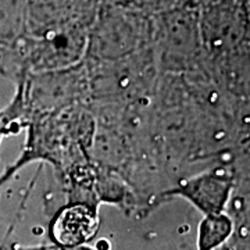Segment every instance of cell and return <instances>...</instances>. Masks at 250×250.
<instances>
[{
    "mask_svg": "<svg viewBox=\"0 0 250 250\" xmlns=\"http://www.w3.org/2000/svg\"><path fill=\"white\" fill-rule=\"evenodd\" d=\"M163 62L171 68H185L200 47V27L192 13H170L161 25Z\"/></svg>",
    "mask_w": 250,
    "mask_h": 250,
    "instance_id": "5",
    "label": "cell"
},
{
    "mask_svg": "<svg viewBox=\"0 0 250 250\" xmlns=\"http://www.w3.org/2000/svg\"><path fill=\"white\" fill-rule=\"evenodd\" d=\"M100 227L99 206L89 202H68L49 223V239L62 248H77L95 239Z\"/></svg>",
    "mask_w": 250,
    "mask_h": 250,
    "instance_id": "4",
    "label": "cell"
},
{
    "mask_svg": "<svg viewBox=\"0 0 250 250\" xmlns=\"http://www.w3.org/2000/svg\"><path fill=\"white\" fill-rule=\"evenodd\" d=\"M93 190L98 203L108 205H123L128 195V189L121 179L111 172L100 170H96Z\"/></svg>",
    "mask_w": 250,
    "mask_h": 250,
    "instance_id": "8",
    "label": "cell"
},
{
    "mask_svg": "<svg viewBox=\"0 0 250 250\" xmlns=\"http://www.w3.org/2000/svg\"><path fill=\"white\" fill-rule=\"evenodd\" d=\"M141 41L139 25L131 17L108 16L99 22L92 41H88L92 53L103 60H117L132 54Z\"/></svg>",
    "mask_w": 250,
    "mask_h": 250,
    "instance_id": "6",
    "label": "cell"
},
{
    "mask_svg": "<svg viewBox=\"0 0 250 250\" xmlns=\"http://www.w3.org/2000/svg\"><path fill=\"white\" fill-rule=\"evenodd\" d=\"M85 29L80 27L49 31L31 36L25 46L27 67L24 72H46L80 64L88 50Z\"/></svg>",
    "mask_w": 250,
    "mask_h": 250,
    "instance_id": "2",
    "label": "cell"
},
{
    "mask_svg": "<svg viewBox=\"0 0 250 250\" xmlns=\"http://www.w3.org/2000/svg\"><path fill=\"white\" fill-rule=\"evenodd\" d=\"M20 83L28 118L56 114L75 107L89 92V77L81 62L57 71L24 72Z\"/></svg>",
    "mask_w": 250,
    "mask_h": 250,
    "instance_id": "1",
    "label": "cell"
},
{
    "mask_svg": "<svg viewBox=\"0 0 250 250\" xmlns=\"http://www.w3.org/2000/svg\"><path fill=\"white\" fill-rule=\"evenodd\" d=\"M14 125H16V123H6V124L0 125V145H1V141H3L7 135H10L11 132L16 131V129H14Z\"/></svg>",
    "mask_w": 250,
    "mask_h": 250,
    "instance_id": "9",
    "label": "cell"
},
{
    "mask_svg": "<svg viewBox=\"0 0 250 250\" xmlns=\"http://www.w3.org/2000/svg\"><path fill=\"white\" fill-rule=\"evenodd\" d=\"M235 232L233 220L224 213L203 215L197 225L196 250H218Z\"/></svg>",
    "mask_w": 250,
    "mask_h": 250,
    "instance_id": "7",
    "label": "cell"
},
{
    "mask_svg": "<svg viewBox=\"0 0 250 250\" xmlns=\"http://www.w3.org/2000/svg\"><path fill=\"white\" fill-rule=\"evenodd\" d=\"M232 190V174L220 168L184 179L175 188L163 192L161 196L181 197L202 214L207 215L224 213L231 200Z\"/></svg>",
    "mask_w": 250,
    "mask_h": 250,
    "instance_id": "3",
    "label": "cell"
}]
</instances>
